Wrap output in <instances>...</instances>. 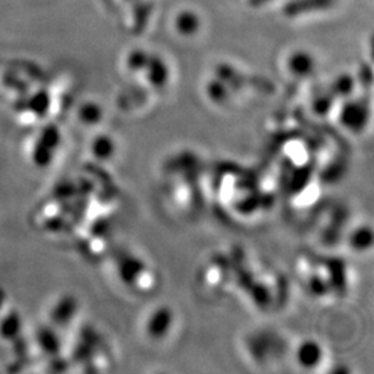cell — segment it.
<instances>
[{
  "mask_svg": "<svg viewBox=\"0 0 374 374\" xmlns=\"http://www.w3.org/2000/svg\"><path fill=\"white\" fill-rule=\"evenodd\" d=\"M294 358L296 362L295 364L301 366L305 370H315L325 359V349L316 340H303L301 342H298Z\"/></svg>",
  "mask_w": 374,
  "mask_h": 374,
  "instance_id": "cell-2",
  "label": "cell"
},
{
  "mask_svg": "<svg viewBox=\"0 0 374 374\" xmlns=\"http://www.w3.org/2000/svg\"><path fill=\"white\" fill-rule=\"evenodd\" d=\"M367 107L360 102H349L341 113V124L349 132H362L367 124Z\"/></svg>",
  "mask_w": 374,
  "mask_h": 374,
  "instance_id": "cell-3",
  "label": "cell"
},
{
  "mask_svg": "<svg viewBox=\"0 0 374 374\" xmlns=\"http://www.w3.org/2000/svg\"><path fill=\"white\" fill-rule=\"evenodd\" d=\"M147 60H148V54L145 51L133 50L126 58V65L132 71H141V69H144Z\"/></svg>",
  "mask_w": 374,
  "mask_h": 374,
  "instance_id": "cell-8",
  "label": "cell"
},
{
  "mask_svg": "<svg viewBox=\"0 0 374 374\" xmlns=\"http://www.w3.org/2000/svg\"><path fill=\"white\" fill-rule=\"evenodd\" d=\"M176 30L185 36L194 35L200 28V19L193 12H182L176 19Z\"/></svg>",
  "mask_w": 374,
  "mask_h": 374,
  "instance_id": "cell-7",
  "label": "cell"
},
{
  "mask_svg": "<svg viewBox=\"0 0 374 374\" xmlns=\"http://www.w3.org/2000/svg\"><path fill=\"white\" fill-rule=\"evenodd\" d=\"M144 71L148 82L154 88H164L170 80V69L159 56H148Z\"/></svg>",
  "mask_w": 374,
  "mask_h": 374,
  "instance_id": "cell-5",
  "label": "cell"
},
{
  "mask_svg": "<svg viewBox=\"0 0 374 374\" xmlns=\"http://www.w3.org/2000/svg\"><path fill=\"white\" fill-rule=\"evenodd\" d=\"M336 0H290L284 6V14L288 17L303 16L331 8Z\"/></svg>",
  "mask_w": 374,
  "mask_h": 374,
  "instance_id": "cell-4",
  "label": "cell"
},
{
  "mask_svg": "<svg viewBox=\"0 0 374 374\" xmlns=\"http://www.w3.org/2000/svg\"><path fill=\"white\" fill-rule=\"evenodd\" d=\"M208 93H209L211 99L219 104L228 99V88L224 86L223 82H219V81H212L209 84Z\"/></svg>",
  "mask_w": 374,
  "mask_h": 374,
  "instance_id": "cell-10",
  "label": "cell"
},
{
  "mask_svg": "<svg viewBox=\"0 0 374 374\" xmlns=\"http://www.w3.org/2000/svg\"><path fill=\"white\" fill-rule=\"evenodd\" d=\"M288 69L298 78L311 77V73L315 71V58L307 51H295L288 58Z\"/></svg>",
  "mask_w": 374,
  "mask_h": 374,
  "instance_id": "cell-6",
  "label": "cell"
},
{
  "mask_svg": "<svg viewBox=\"0 0 374 374\" xmlns=\"http://www.w3.org/2000/svg\"><path fill=\"white\" fill-rule=\"evenodd\" d=\"M353 78L349 77V75H341L336 80V82L333 84V92L341 96H348L351 95V92L353 91Z\"/></svg>",
  "mask_w": 374,
  "mask_h": 374,
  "instance_id": "cell-9",
  "label": "cell"
},
{
  "mask_svg": "<svg viewBox=\"0 0 374 374\" xmlns=\"http://www.w3.org/2000/svg\"><path fill=\"white\" fill-rule=\"evenodd\" d=\"M176 322L175 312L171 307L160 305L148 312L145 322H144V333L145 336L153 340L161 342L163 340L168 338L170 334L174 331Z\"/></svg>",
  "mask_w": 374,
  "mask_h": 374,
  "instance_id": "cell-1",
  "label": "cell"
}]
</instances>
